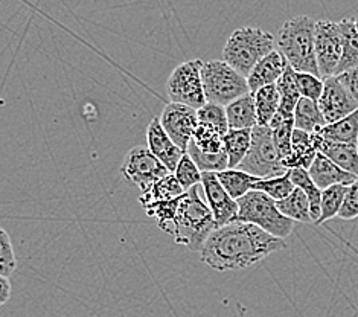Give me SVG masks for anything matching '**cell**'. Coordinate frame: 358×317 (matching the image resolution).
Returning <instances> with one entry per match:
<instances>
[{"label":"cell","instance_id":"cell-35","mask_svg":"<svg viewBox=\"0 0 358 317\" xmlns=\"http://www.w3.org/2000/svg\"><path fill=\"white\" fill-rule=\"evenodd\" d=\"M191 142L200 151L206 153V154H218L221 151H224V148H223V134L218 133L217 130H214V128H210L208 125H203V124H199L197 130H195Z\"/></svg>","mask_w":358,"mask_h":317},{"label":"cell","instance_id":"cell-13","mask_svg":"<svg viewBox=\"0 0 358 317\" xmlns=\"http://www.w3.org/2000/svg\"><path fill=\"white\" fill-rule=\"evenodd\" d=\"M201 188L217 227L236 221L238 203L226 192L217 173H201Z\"/></svg>","mask_w":358,"mask_h":317},{"label":"cell","instance_id":"cell-32","mask_svg":"<svg viewBox=\"0 0 358 317\" xmlns=\"http://www.w3.org/2000/svg\"><path fill=\"white\" fill-rule=\"evenodd\" d=\"M348 191L346 185H334L322 191L320 202V217L315 221V225H322L331 218L338 217V212L342 209L345 195Z\"/></svg>","mask_w":358,"mask_h":317},{"label":"cell","instance_id":"cell-17","mask_svg":"<svg viewBox=\"0 0 358 317\" xmlns=\"http://www.w3.org/2000/svg\"><path fill=\"white\" fill-rule=\"evenodd\" d=\"M308 174L320 191L334 185L349 186L358 180L355 176L346 173L342 168H338L334 162L329 160L327 156H323L322 153H317L313 165L308 169Z\"/></svg>","mask_w":358,"mask_h":317},{"label":"cell","instance_id":"cell-1","mask_svg":"<svg viewBox=\"0 0 358 317\" xmlns=\"http://www.w3.org/2000/svg\"><path fill=\"white\" fill-rule=\"evenodd\" d=\"M284 248H287L285 239L236 220L217 227L208 237L200 251V260L217 272L244 270Z\"/></svg>","mask_w":358,"mask_h":317},{"label":"cell","instance_id":"cell-5","mask_svg":"<svg viewBox=\"0 0 358 317\" xmlns=\"http://www.w3.org/2000/svg\"><path fill=\"white\" fill-rule=\"evenodd\" d=\"M236 203L238 221L250 223V225L266 230L267 234L282 239L292 235L296 221L282 216L276 206V202L268 195L261 191H250L238 199Z\"/></svg>","mask_w":358,"mask_h":317},{"label":"cell","instance_id":"cell-20","mask_svg":"<svg viewBox=\"0 0 358 317\" xmlns=\"http://www.w3.org/2000/svg\"><path fill=\"white\" fill-rule=\"evenodd\" d=\"M327 125L317 101L301 98L294 110V128L306 133H319Z\"/></svg>","mask_w":358,"mask_h":317},{"label":"cell","instance_id":"cell-38","mask_svg":"<svg viewBox=\"0 0 358 317\" xmlns=\"http://www.w3.org/2000/svg\"><path fill=\"white\" fill-rule=\"evenodd\" d=\"M294 81L297 90L301 93V98H308L313 101H319L323 92V80L317 75L294 72Z\"/></svg>","mask_w":358,"mask_h":317},{"label":"cell","instance_id":"cell-28","mask_svg":"<svg viewBox=\"0 0 358 317\" xmlns=\"http://www.w3.org/2000/svg\"><path fill=\"white\" fill-rule=\"evenodd\" d=\"M276 206L279 212L289 220L299 223H313L308 197H306L301 188H294V191L287 199L276 202Z\"/></svg>","mask_w":358,"mask_h":317},{"label":"cell","instance_id":"cell-43","mask_svg":"<svg viewBox=\"0 0 358 317\" xmlns=\"http://www.w3.org/2000/svg\"><path fill=\"white\" fill-rule=\"evenodd\" d=\"M354 24H355V29H357V32H358V17H357V19H354Z\"/></svg>","mask_w":358,"mask_h":317},{"label":"cell","instance_id":"cell-33","mask_svg":"<svg viewBox=\"0 0 358 317\" xmlns=\"http://www.w3.org/2000/svg\"><path fill=\"white\" fill-rule=\"evenodd\" d=\"M294 185L289 178L288 171L282 176L278 177H270V178H259L257 183L253 185L252 191H261L266 195H268L270 199L275 202H280L287 199V197L294 191Z\"/></svg>","mask_w":358,"mask_h":317},{"label":"cell","instance_id":"cell-30","mask_svg":"<svg viewBox=\"0 0 358 317\" xmlns=\"http://www.w3.org/2000/svg\"><path fill=\"white\" fill-rule=\"evenodd\" d=\"M178 202H180V197L174 200L155 202V203L145 204L142 208L145 212H147L148 217L156 220L157 226L164 230V232L171 235L173 227H174V220L177 216V209H178Z\"/></svg>","mask_w":358,"mask_h":317},{"label":"cell","instance_id":"cell-14","mask_svg":"<svg viewBox=\"0 0 358 317\" xmlns=\"http://www.w3.org/2000/svg\"><path fill=\"white\" fill-rule=\"evenodd\" d=\"M147 142L148 150L168 168L169 173H174L185 151L178 148L166 134L164 127L160 125L159 118H152L147 127Z\"/></svg>","mask_w":358,"mask_h":317},{"label":"cell","instance_id":"cell-12","mask_svg":"<svg viewBox=\"0 0 358 317\" xmlns=\"http://www.w3.org/2000/svg\"><path fill=\"white\" fill-rule=\"evenodd\" d=\"M317 102L327 124H334L358 110L357 101L336 75L323 80V92Z\"/></svg>","mask_w":358,"mask_h":317},{"label":"cell","instance_id":"cell-36","mask_svg":"<svg viewBox=\"0 0 358 317\" xmlns=\"http://www.w3.org/2000/svg\"><path fill=\"white\" fill-rule=\"evenodd\" d=\"M197 116H199V124L214 128V130H217L223 136L229 132L226 108L223 106L206 102L201 108L197 110Z\"/></svg>","mask_w":358,"mask_h":317},{"label":"cell","instance_id":"cell-7","mask_svg":"<svg viewBox=\"0 0 358 317\" xmlns=\"http://www.w3.org/2000/svg\"><path fill=\"white\" fill-rule=\"evenodd\" d=\"M238 169L245 171L258 178L278 177L287 173L279 159L278 150L273 142V133L270 127L255 125L252 128V142L249 153Z\"/></svg>","mask_w":358,"mask_h":317},{"label":"cell","instance_id":"cell-34","mask_svg":"<svg viewBox=\"0 0 358 317\" xmlns=\"http://www.w3.org/2000/svg\"><path fill=\"white\" fill-rule=\"evenodd\" d=\"M186 153L189 154V157L194 160V164L197 165L201 173H220V171L229 168V160L224 151L218 154H206L200 151L192 142H189Z\"/></svg>","mask_w":358,"mask_h":317},{"label":"cell","instance_id":"cell-22","mask_svg":"<svg viewBox=\"0 0 358 317\" xmlns=\"http://www.w3.org/2000/svg\"><path fill=\"white\" fill-rule=\"evenodd\" d=\"M323 139L334 143L357 145L358 142V110L334 124H327L319 132Z\"/></svg>","mask_w":358,"mask_h":317},{"label":"cell","instance_id":"cell-21","mask_svg":"<svg viewBox=\"0 0 358 317\" xmlns=\"http://www.w3.org/2000/svg\"><path fill=\"white\" fill-rule=\"evenodd\" d=\"M276 87L280 97V104L276 115L284 119H294V110L297 102L301 99V93L297 90V85L294 81L293 67L287 66L285 72L276 83Z\"/></svg>","mask_w":358,"mask_h":317},{"label":"cell","instance_id":"cell-3","mask_svg":"<svg viewBox=\"0 0 358 317\" xmlns=\"http://www.w3.org/2000/svg\"><path fill=\"white\" fill-rule=\"evenodd\" d=\"M314 28L315 22L311 17H293L279 29L276 46L294 72L320 76L314 50Z\"/></svg>","mask_w":358,"mask_h":317},{"label":"cell","instance_id":"cell-4","mask_svg":"<svg viewBox=\"0 0 358 317\" xmlns=\"http://www.w3.org/2000/svg\"><path fill=\"white\" fill-rule=\"evenodd\" d=\"M275 46L276 40L267 31L255 27L238 28L226 41L223 62L247 78L253 67L275 50Z\"/></svg>","mask_w":358,"mask_h":317},{"label":"cell","instance_id":"cell-15","mask_svg":"<svg viewBox=\"0 0 358 317\" xmlns=\"http://www.w3.org/2000/svg\"><path fill=\"white\" fill-rule=\"evenodd\" d=\"M319 133H306L294 128L292 136V154L282 160V167L287 171L294 168H303L308 171L319 153Z\"/></svg>","mask_w":358,"mask_h":317},{"label":"cell","instance_id":"cell-9","mask_svg":"<svg viewBox=\"0 0 358 317\" xmlns=\"http://www.w3.org/2000/svg\"><path fill=\"white\" fill-rule=\"evenodd\" d=\"M122 177L141 192H147L157 180L171 174L168 168L152 154L148 147H134L124 159L121 167Z\"/></svg>","mask_w":358,"mask_h":317},{"label":"cell","instance_id":"cell-2","mask_svg":"<svg viewBox=\"0 0 358 317\" xmlns=\"http://www.w3.org/2000/svg\"><path fill=\"white\" fill-rule=\"evenodd\" d=\"M217 229L214 216L208 206L201 185L187 190L178 202L174 220L173 237L177 244H182L192 252H200L208 237Z\"/></svg>","mask_w":358,"mask_h":317},{"label":"cell","instance_id":"cell-8","mask_svg":"<svg viewBox=\"0 0 358 317\" xmlns=\"http://www.w3.org/2000/svg\"><path fill=\"white\" fill-rule=\"evenodd\" d=\"M203 64L204 62L201 59H189L178 64L171 72L166 81V93L171 102H178L195 110L206 104L201 81Z\"/></svg>","mask_w":358,"mask_h":317},{"label":"cell","instance_id":"cell-25","mask_svg":"<svg viewBox=\"0 0 358 317\" xmlns=\"http://www.w3.org/2000/svg\"><path fill=\"white\" fill-rule=\"evenodd\" d=\"M252 142V130H229L223 136V148L229 160V168L240 167Z\"/></svg>","mask_w":358,"mask_h":317},{"label":"cell","instance_id":"cell-19","mask_svg":"<svg viewBox=\"0 0 358 317\" xmlns=\"http://www.w3.org/2000/svg\"><path fill=\"white\" fill-rule=\"evenodd\" d=\"M317 150H319V153L323 154V156H327L329 160L334 162L338 168H342L343 171H346V173L352 174L358 178V148H357V145L328 142L320 136Z\"/></svg>","mask_w":358,"mask_h":317},{"label":"cell","instance_id":"cell-27","mask_svg":"<svg viewBox=\"0 0 358 317\" xmlns=\"http://www.w3.org/2000/svg\"><path fill=\"white\" fill-rule=\"evenodd\" d=\"M186 191L182 188V185L178 183V180L176 176L171 173L165 176L164 178L157 180V182L152 185L147 192H143L139 197V203L142 206L155 202H166V200H174L182 197Z\"/></svg>","mask_w":358,"mask_h":317},{"label":"cell","instance_id":"cell-10","mask_svg":"<svg viewBox=\"0 0 358 317\" xmlns=\"http://www.w3.org/2000/svg\"><path fill=\"white\" fill-rule=\"evenodd\" d=\"M314 50L320 78L325 80L329 76H334L343 52V37L338 22H315Z\"/></svg>","mask_w":358,"mask_h":317},{"label":"cell","instance_id":"cell-16","mask_svg":"<svg viewBox=\"0 0 358 317\" xmlns=\"http://www.w3.org/2000/svg\"><path fill=\"white\" fill-rule=\"evenodd\" d=\"M287 59L282 57L278 49L271 50V52L264 57L261 62L253 67L250 75L247 76V84H249L250 93L258 92L259 89L266 87L270 84H276L278 80L282 76L287 69Z\"/></svg>","mask_w":358,"mask_h":317},{"label":"cell","instance_id":"cell-41","mask_svg":"<svg viewBox=\"0 0 358 317\" xmlns=\"http://www.w3.org/2000/svg\"><path fill=\"white\" fill-rule=\"evenodd\" d=\"M336 76H338V80L346 85V89L349 90V93H351L352 98L357 101V104H358V67H355V69L349 71V72H345L342 75H336Z\"/></svg>","mask_w":358,"mask_h":317},{"label":"cell","instance_id":"cell-26","mask_svg":"<svg viewBox=\"0 0 358 317\" xmlns=\"http://www.w3.org/2000/svg\"><path fill=\"white\" fill-rule=\"evenodd\" d=\"M255 98V108H257V119L258 125L268 127L271 119L275 118L279 110L280 97L276 84L266 85L253 93Z\"/></svg>","mask_w":358,"mask_h":317},{"label":"cell","instance_id":"cell-31","mask_svg":"<svg viewBox=\"0 0 358 317\" xmlns=\"http://www.w3.org/2000/svg\"><path fill=\"white\" fill-rule=\"evenodd\" d=\"M268 127L271 128L273 142H275L279 159L282 162L292 154V136L294 132V119H284L275 115Z\"/></svg>","mask_w":358,"mask_h":317},{"label":"cell","instance_id":"cell-29","mask_svg":"<svg viewBox=\"0 0 358 317\" xmlns=\"http://www.w3.org/2000/svg\"><path fill=\"white\" fill-rule=\"evenodd\" d=\"M289 178L296 188H301V190L308 197V203H310V213L313 223H315L320 217V202H322V191L313 182V178L310 177L308 171L303 168H294V169H288Z\"/></svg>","mask_w":358,"mask_h":317},{"label":"cell","instance_id":"cell-44","mask_svg":"<svg viewBox=\"0 0 358 317\" xmlns=\"http://www.w3.org/2000/svg\"><path fill=\"white\" fill-rule=\"evenodd\" d=\"M357 148H358V142H357Z\"/></svg>","mask_w":358,"mask_h":317},{"label":"cell","instance_id":"cell-23","mask_svg":"<svg viewBox=\"0 0 358 317\" xmlns=\"http://www.w3.org/2000/svg\"><path fill=\"white\" fill-rule=\"evenodd\" d=\"M343 37V52L337 67L336 75H342L358 67V32L354 20L343 19L338 22Z\"/></svg>","mask_w":358,"mask_h":317},{"label":"cell","instance_id":"cell-37","mask_svg":"<svg viewBox=\"0 0 358 317\" xmlns=\"http://www.w3.org/2000/svg\"><path fill=\"white\" fill-rule=\"evenodd\" d=\"M178 183L182 185L185 191L191 190V188L201 185V171L194 164V160L189 157V154L185 153L183 157L178 162L176 171L173 173Z\"/></svg>","mask_w":358,"mask_h":317},{"label":"cell","instance_id":"cell-18","mask_svg":"<svg viewBox=\"0 0 358 317\" xmlns=\"http://www.w3.org/2000/svg\"><path fill=\"white\" fill-rule=\"evenodd\" d=\"M224 108L229 130H252L255 125H258L253 93H247V95L232 101Z\"/></svg>","mask_w":358,"mask_h":317},{"label":"cell","instance_id":"cell-11","mask_svg":"<svg viewBox=\"0 0 358 317\" xmlns=\"http://www.w3.org/2000/svg\"><path fill=\"white\" fill-rule=\"evenodd\" d=\"M159 121L171 141L186 153L187 145L199 127L197 110L178 102H169L162 111Z\"/></svg>","mask_w":358,"mask_h":317},{"label":"cell","instance_id":"cell-6","mask_svg":"<svg viewBox=\"0 0 358 317\" xmlns=\"http://www.w3.org/2000/svg\"><path fill=\"white\" fill-rule=\"evenodd\" d=\"M201 81L206 101L223 107L250 93L245 76L238 73L223 59H210L204 63Z\"/></svg>","mask_w":358,"mask_h":317},{"label":"cell","instance_id":"cell-40","mask_svg":"<svg viewBox=\"0 0 358 317\" xmlns=\"http://www.w3.org/2000/svg\"><path fill=\"white\" fill-rule=\"evenodd\" d=\"M338 218L346 221L358 218V180L348 186L342 209L338 212Z\"/></svg>","mask_w":358,"mask_h":317},{"label":"cell","instance_id":"cell-24","mask_svg":"<svg viewBox=\"0 0 358 317\" xmlns=\"http://www.w3.org/2000/svg\"><path fill=\"white\" fill-rule=\"evenodd\" d=\"M217 177L220 180V183L223 185L226 192L232 197L234 200L241 199L247 192H250L253 190V185L258 182V177H255L245 171L241 169H224L217 173Z\"/></svg>","mask_w":358,"mask_h":317},{"label":"cell","instance_id":"cell-39","mask_svg":"<svg viewBox=\"0 0 358 317\" xmlns=\"http://www.w3.org/2000/svg\"><path fill=\"white\" fill-rule=\"evenodd\" d=\"M17 269V260L10 234L0 227V275L10 278Z\"/></svg>","mask_w":358,"mask_h":317},{"label":"cell","instance_id":"cell-42","mask_svg":"<svg viewBox=\"0 0 358 317\" xmlns=\"http://www.w3.org/2000/svg\"><path fill=\"white\" fill-rule=\"evenodd\" d=\"M13 286L10 278L0 275V307L5 305L11 299Z\"/></svg>","mask_w":358,"mask_h":317}]
</instances>
